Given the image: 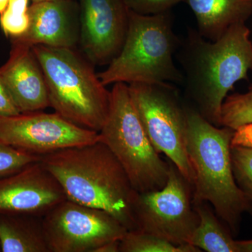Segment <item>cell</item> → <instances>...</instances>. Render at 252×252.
Instances as JSON below:
<instances>
[{"label": "cell", "instance_id": "cell-13", "mask_svg": "<svg viewBox=\"0 0 252 252\" xmlns=\"http://www.w3.org/2000/svg\"><path fill=\"white\" fill-rule=\"evenodd\" d=\"M30 26L18 37L11 38L32 48L44 45L74 49L80 39V11L78 0H50L29 6Z\"/></svg>", "mask_w": 252, "mask_h": 252}, {"label": "cell", "instance_id": "cell-23", "mask_svg": "<svg viewBox=\"0 0 252 252\" xmlns=\"http://www.w3.org/2000/svg\"><path fill=\"white\" fill-rule=\"evenodd\" d=\"M131 11L142 15H156L170 11L185 0H124Z\"/></svg>", "mask_w": 252, "mask_h": 252}, {"label": "cell", "instance_id": "cell-20", "mask_svg": "<svg viewBox=\"0 0 252 252\" xmlns=\"http://www.w3.org/2000/svg\"><path fill=\"white\" fill-rule=\"evenodd\" d=\"M29 0H9L7 7L0 15V26L5 35L18 37L26 32L30 26Z\"/></svg>", "mask_w": 252, "mask_h": 252}, {"label": "cell", "instance_id": "cell-8", "mask_svg": "<svg viewBox=\"0 0 252 252\" xmlns=\"http://www.w3.org/2000/svg\"><path fill=\"white\" fill-rule=\"evenodd\" d=\"M192 186L172 162L166 185L157 190L137 193L133 204L136 230L175 245L190 244L198 226Z\"/></svg>", "mask_w": 252, "mask_h": 252}, {"label": "cell", "instance_id": "cell-16", "mask_svg": "<svg viewBox=\"0 0 252 252\" xmlns=\"http://www.w3.org/2000/svg\"><path fill=\"white\" fill-rule=\"evenodd\" d=\"M42 218L0 214V252H49Z\"/></svg>", "mask_w": 252, "mask_h": 252}, {"label": "cell", "instance_id": "cell-10", "mask_svg": "<svg viewBox=\"0 0 252 252\" xmlns=\"http://www.w3.org/2000/svg\"><path fill=\"white\" fill-rule=\"evenodd\" d=\"M0 140L32 155L43 157L68 147L101 141L98 132L69 122L57 113L0 116Z\"/></svg>", "mask_w": 252, "mask_h": 252}, {"label": "cell", "instance_id": "cell-6", "mask_svg": "<svg viewBox=\"0 0 252 252\" xmlns=\"http://www.w3.org/2000/svg\"><path fill=\"white\" fill-rule=\"evenodd\" d=\"M99 133L101 142L117 158L136 191L160 190L166 185L170 162L162 160L149 140L127 84H114L108 117Z\"/></svg>", "mask_w": 252, "mask_h": 252}, {"label": "cell", "instance_id": "cell-24", "mask_svg": "<svg viewBox=\"0 0 252 252\" xmlns=\"http://www.w3.org/2000/svg\"><path fill=\"white\" fill-rule=\"evenodd\" d=\"M21 114L7 89L0 81V116H14Z\"/></svg>", "mask_w": 252, "mask_h": 252}, {"label": "cell", "instance_id": "cell-28", "mask_svg": "<svg viewBox=\"0 0 252 252\" xmlns=\"http://www.w3.org/2000/svg\"><path fill=\"white\" fill-rule=\"evenodd\" d=\"M42 1H50V0H32V2H39Z\"/></svg>", "mask_w": 252, "mask_h": 252}, {"label": "cell", "instance_id": "cell-27", "mask_svg": "<svg viewBox=\"0 0 252 252\" xmlns=\"http://www.w3.org/2000/svg\"><path fill=\"white\" fill-rule=\"evenodd\" d=\"M9 3V0H0V15L2 14L6 9Z\"/></svg>", "mask_w": 252, "mask_h": 252}, {"label": "cell", "instance_id": "cell-15", "mask_svg": "<svg viewBox=\"0 0 252 252\" xmlns=\"http://www.w3.org/2000/svg\"><path fill=\"white\" fill-rule=\"evenodd\" d=\"M193 11L198 32L216 41L233 25L245 23L252 15V0H185Z\"/></svg>", "mask_w": 252, "mask_h": 252}, {"label": "cell", "instance_id": "cell-11", "mask_svg": "<svg viewBox=\"0 0 252 252\" xmlns=\"http://www.w3.org/2000/svg\"><path fill=\"white\" fill-rule=\"evenodd\" d=\"M80 11L79 43L94 65L109 64L125 41L128 8L124 0H78Z\"/></svg>", "mask_w": 252, "mask_h": 252}, {"label": "cell", "instance_id": "cell-18", "mask_svg": "<svg viewBox=\"0 0 252 252\" xmlns=\"http://www.w3.org/2000/svg\"><path fill=\"white\" fill-rule=\"evenodd\" d=\"M120 252H200L191 244L177 245L140 230H127L120 241Z\"/></svg>", "mask_w": 252, "mask_h": 252}, {"label": "cell", "instance_id": "cell-14", "mask_svg": "<svg viewBox=\"0 0 252 252\" xmlns=\"http://www.w3.org/2000/svg\"><path fill=\"white\" fill-rule=\"evenodd\" d=\"M6 62L0 66V81L21 113L50 107L45 78L32 48L11 39Z\"/></svg>", "mask_w": 252, "mask_h": 252}, {"label": "cell", "instance_id": "cell-1", "mask_svg": "<svg viewBox=\"0 0 252 252\" xmlns=\"http://www.w3.org/2000/svg\"><path fill=\"white\" fill-rule=\"evenodd\" d=\"M186 94L209 122L220 127L221 107L228 93L252 72V42L246 23L233 25L216 41L189 28L177 49Z\"/></svg>", "mask_w": 252, "mask_h": 252}, {"label": "cell", "instance_id": "cell-25", "mask_svg": "<svg viewBox=\"0 0 252 252\" xmlns=\"http://www.w3.org/2000/svg\"><path fill=\"white\" fill-rule=\"evenodd\" d=\"M120 241L121 240H114L109 243L104 244L102 246L99 247L94 252H120Z\"/></svg>", "mask_w": 252, "mask_h": 252}, {"label": "cell", "instance_id": "cell-17", "mask_svg": "<svg viewBox=\"0 0 252 252\" xmlns=\"http://www.w3.org/2000/svg\"><path fill=\"white\" fill-rule=\"evenodd\" d=\"M198 214L199 223L190 244L207 252H239L237 240L231 232L222 225L206 203L193 205Z\"/></svg>", "mask_w": 252, "mask_h": 252}, {"label": "cell", "instance_id": "cell-5", "mask_svg": "<svg viewBox=\"0 0 252 252\" xmlns=\"http://www.w3.org/2000/svg\"><path fill=\"white\" fill-rule=\"evenodd\" d=\"M180 43L173 31L170 11L142 15L129 9L122 49L107 69L97 75L105 86L117 83L182 84L183 74L173 59Z\"/></svg>", "mask_w": 252, "mask_h": 252}, {"label": "cell", "instance_id": "cell-26", "mask_svg": "<svg viewBox=\"0 0 252 252\" xmlns=\"http://www.w3.org/2000/svg\"><path fill=\"white\" fill-rule=\"evenodd\" d=\"M239 252H252V240H237Z\"/></svg>", "mask_w": 252, "mask_h": 252}, {"label": "cell", "instance_id": "cell-22", "mask_svg": "<svg viewBox=\"0 0 252 252\" xmlns=\"http://www.w3.org/2000/svg\"><path fill=\"white\" fill-rule=\"evenodd\" d=\"M41 158L18 150L0 140V178L12 175L32 162L41 160Z\"/></svg>", "mask_w": 252, "mask_h": 252}, {"label": "cell", "instance_id": "cell-19", "mask_svg": "<svg viewBox=\"0 0 252 252\" xmlns=\"http://www.w3.org/2000/svg\"><path fill=\"white\" fill-rule=\"evenodd\" d=\"M249 124H252V84L245 93L227 95L220 118V126L234 130Z\"/></svg>", "mask_w": 252, "mask_h": 252}, {"label": "cell", "instance_id": "cell-2", "mask_svg": "<svg viewBox=\"0 0 252 252\" xmlns=\"http://www.w3.org/2000/svg\"><path fill=\"white\" fill-rule=\"evenodd\" d=\"M41 161L68 200L108 212L128 230H135L136 191L121 162L101 141L43 156Z\"/></svg>", "mask_w": 252, "mask_h": 252}, {"label": "cell", "instance_id": "cell-21", "mask_svg": "<svg viewBox=\"0 0 252 252\" xmlns=\"http://www.w3.org/2000/svg\"><path fill=\"white\" fill-rule=\"evenodd\" d=\"M230 157L235 182L252 203V146L231 144Z\"/></svg>", "mask_w": 252, "mask_h": 252}, {"label": "cell", "instance_id": "cell-4", "mask_svg": "<svg viewBox=\"0 0 252 252\" xmlns=\"http://www.w3.org/2000/svg\"><path fill=\"white\" fill-rule=\"evenodd\" d=\"M45 78L50 107L69 122L99 132L108 117L111 91L94 64L74 49L33 46Z\"/></svg>", "mask_w": 252, "mask_h": 252}, {"label": "cell", "instance_id": "cell-7", "mask_svg": "<svg viewBox=\"0 0 252 252\" xmlns=\"http://www.w3.org/2000/svg\"><path fill=\"white\" fill-rule=\"evenodd\" d=\"M144 130L158 153L165 154L192 186L195 172L187 150V105L168 82L127 84Z\"/></svg>", "mask_w": 252, "mask_h": 252}, {"label": "cell", "instance_id": "cell-3", "mask_svg": "<svg viewBox=\"0 0 252 252\" xmlns=\"http://www.w3.org/2000/svg\"><path fill=\"white\" fill-rule=\"evenodd\" d=\"M187 150L195 172L193 205L211 204L217 216L237 234L252 203L236 182L230 147L235 130L209 122L194 107L187 105Z\"/></svg>", "mask_w": 252, "mask_h": 252}, {"label": "cell", "instance_id": "cell-12", "mask_svg": "<svg viewBox=\"0 0 252 252\" xmlns=\"http://www.w3.org/2000/svg\"><path fill=\"white\" fill-rule=\"evenodd\" d=\"M67 199L61 186L41 160L0 178V214L43 217Z\"/></svg>", "mask_w": 252, "mask_h": 252}, {"label": "cell", "instance_id": "cell-9", "mask_svg": "<svg viewBox=\"0 0 252 252\" xmlns=\"http://www.w3.org/2000/svg\"><path fill=\"white\" fill-rule=\"evenodd\" d=\"M42 223L49 252H94L128 230L108 212L68 199L43 217Z\"/></svg>", "mask_w": 252, "mask_h": 252}]
</instances>
